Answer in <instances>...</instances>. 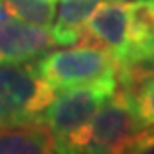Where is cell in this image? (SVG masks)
<instances>
[{"label": "cell", "instance_id": "277c9868", "mask_svg": "<svg viewBox=\"0 0 154 154\" xmlns=\"http://www.w3.org/2000/svg\"><path fill=\"white\" fill-rule=\"evenodd\" d=\"M37 74L56 91L89 84L100 78H117L119 61L109 50L91 45L48 50L34 61Z\"/></svg>", "mask_w": 154, "mask_h": 154}, {"label": "cell", "instance_id": "3957f363", "mask_svg": "<svg viewBox=\"0 0 154 154\" xmlns=\"http://www.w3.org/2000/svg\"><path fill=\"white\" fill-rule=\"evenodd\" d=\"M115 89L117 78L112 76L61 89L58 97L52 98V102L41 113V123L54 136L56 152H61L65 141L89 123Z\"/></svg>", "mask_w": 154, "mask_h": 154}, {"label": "cell", "instance_id": "4fadbf2b", "mask_svg": "<svg viewBox=\"0 0 154 154\" xmlns=\"http://www.w3.org/2000/svg\"><path fill=\"white\" fill-rule=\"evenodd\" d=\"M123 152H136V154H154V130H145L134 139L126 143Z\"/></svg>", "mask_w": 154, "mask_h": 154}, {"label": "cell", "instance_id": "6da1fadb", "mask_svg": "<svg viewBox=\"0 0 154 154\" xmlns=\"http://www.w3.org/2000/svg\"><path fill=\"white\" fill-rule=\"evenodd\" d=\"M141 132H145V128L136 113L132 91L121 85V89L117 87L89 123L65 141L61 152H123L126 143Z\"/></svg>", "mask_w": 154, "mask_h": 154}, {"label": "cell", "instance_id": "ba28073f", "mask_svg": "<svg viewBox=\"0 0 154 154\" xmlns=\"http://www.w3.org/2000/svg\"><path fill=\"white\" fill-rule=\"evenodd\" d=\"M102 2L104 0H60V8L56 13L58 17L50 32L54 43L61 47L76 45L84 24L97 9V6Z\"/></svg>", "mask_w": 154, "mask_h": 154}, {"label": "cell", "instance_id": "9c48e42d", "mask_svg": "<svg viewBox=\"0 0 154 154\" xmlns=\"http://www.w3.org/2000/svg\"><path fill=\"white\" fill-rule=\"evenodd\" d=\"M152 37H154V0H132L128 4V52L126 56L139 50L141 47H145Z\"/></svg>", "mask_w": 154, "mask_h": 154}, {"label": "cell", "instance_id": "9a60e30c", "mask_svg": "<svg viewBox=\"0 0 154 154\" xmlns=\"http://www.w3.org/2000/svg\"><path fill=\"white\" fill-rule=\"evenodd\" d=\"M121 2H132V0H121Z\"/></svg>", "mask_w": 154, "mask_h": 154}, {"label": "cell", "instance_id": "5b68a950", "mask_svg": "<svg viewBox=\"0 0 154 154\" xmlns=\"http://www.w3.org/2000/svg\"><path fill=\"white\" fill-rule=\"evenodd\" d=\"M76 45L106 48L121 65L128 52V4L121 0L98 4L84 24Z\"/></svg>", "mask_w": 154, "mask_h": 154}, {"label": "cell", "instance_id": "5bb4252c", "mask_svg": "<svg viewBox=\"0 0 154 154\" xmlns=\"http://www.w3.org/2000/svg\"><path fill=\"white\" fill-rule=\"evenodd\" d=\"M8 15V11H6V8H4V4H2V0H0V19H4Z\"/></svg>", "mask_w": 154, "mask_h": 154}, {"label": "cell", "instance_id": "8fae6325", "mask_svg": "<svg viewBox=\"0 0 154 154\" xmlns=\"http://www.w3.org/2000/svg\"><path fill=\"white\" fill-rule=\"evenodd\" d=\"M8 15L24 23L50 28L56 17L58 0H2Z\"/></svg>", "mask_w": 154, "mask_h": 154}, {"label": "cell", "instance_id": "30bf717a", "mask_svg": "<svg viewBox=\"0 0 154 154\" xmlns=\"http://www.w3.org/2000/svg\"><path fill=\"white\" fill-rule=\"evenodd\" d=\"M154 72V37L139 50L128 54L117 71V84L123 87H134Z\"/></svg>", "mask_w": 154, "mask_h": 154}, {"label": "cell", "instance_id": "7c38bea8", "mask_svg": "<svg viewBox=\"0 0 154 154\" xmlns=\"http://www.w3.org/2000/svg\"><path fill=\"white\" fill-rule=\"evenodd\" d=\"M132 91L136 113L145 130H154V72L141 80Z\"/></svg>", "mask_w": 154, "mask_h": 154}, {"label": "cell", "instance_id": "7a4b0ae2", "mask_svg": "<svg viewBox=\"0 0 154 154\" xmlns=\"http://www.w3.org/2000/svg\"><path fill=\"white\" fill-rule=\"evenodd\" d=\"M56 97L35 71V65L0 63V126L41 121V113Z\"/></svg>", "mask_w": 154, "mask_h": 154}, {"label": "cell", "instance_id": "52a82bcc", "mask_svg": "<svg viewBox=\"0 0 154 154\" xmlns=\"http://www.w3.org/2000/svg\"><path fill=\"white\" fill-rule=\"evenodd\" d=\"M56 152V141L41 123L0 126V154H47Z\"/></svg>", "mask_w": 154, "mask_h": 154}, {"label": "cell", "instance_id": "8992f818", "mask_svg": "<svg viewBox=\"0 0 154 154\" xmlns=\"http://www.w3.org/2000/svg\"><path fill=\"white\" fill-rule=\"evenodd\" d=\"M56 47L48 28L6 15L0 19V63H24Z\"/></svg>", "mask_w": 154, "mask_h": 154}]
</instances>
